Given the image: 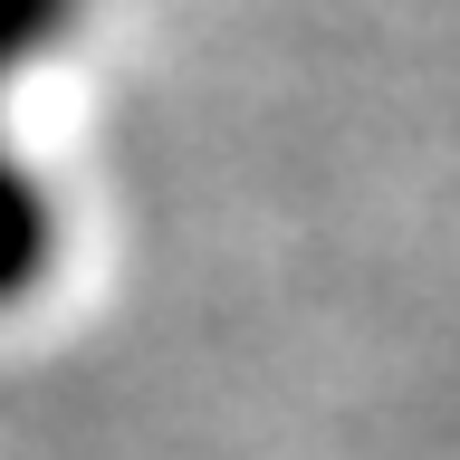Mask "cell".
<instances>
[]
</instances>
